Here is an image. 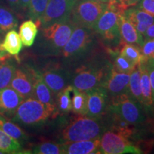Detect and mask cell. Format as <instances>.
<instances>
[{
  "instance_id": "16",
  "label": "cell",
  "mask_w": 154,
  "mask_h": 154,
  "mask_svg": "<svg viewBox=\"0 0 154 154\" xmlns=\"http://www.w3.org/2000/svg\"><path fill=\"white\" fill-rule=\"evenodd\" d=\"M24 98L9 86L0 90V115L12 118Z\"/></svg>"
},
{
  "instance_id": "28",
  "label": "cell",
  "mask_w": 154,
  "mask_h": 154,
  "mask_svg": "<svg viewBox=\"0 0 154 154\" xmlns=\"http://www.w3.org/2000/svg\"><path fill=\"white\" fill-rule=\"evenodd\" d=\"M49 0H30L28 7V17L37 26H41V19L47 8Z\"/></svg>"
},
{
  "instance_id": "36",
  "label": "cell",
  "mask_w": 154,
  "mask_h": 154,
  "mask_svg": "<svg viewBox=\"0 0 154 154\" xmlns=\"http://www.w3.org/2000/svg\"><path fill=\"white\" fill-rule=\"evenodd\" d=\"M136 6L154 16V0H140L139 2Z\"/></svg>"
},
{
  "instance_id": "8",
  "label": "cell",
  "mask_w": 154,
  "mask_h": 154,
  "mask_svg": "<svg viewBox=\"0 0 154 154\" xmlns=\"http://www.w3.org/2000/svg\"><path fill=\"white\" fill-rule=\"evenodd\" d=\"M119 13L108 5L93 29L94 33L109 47H116L121 42L119 31Z\"/></svg>"
},
{
  "instance_id": "23",
  "label": "cell",
  "mask_w": 154,
  "mask_h": 154,
  "mask_svg": "<svg viewBox=\"0 0 154 154\" xmlns=\"http://www.w3.org/2000/svg\"><path fill=\"white\" fill-rule=\"evenodd\" d=\"M73 86L69 85L61 90L56 96V103H57V114H66L72 111V103L71 94H72Z\"/></svg>"
},
{
  "instance_id": "29",
  "label": "cell",
  "mask_w": 154,
  "mask_h": 154,
  "mask_svg": "<svg viewBox=\"0 0 154 154\" xmlns=\"http://www.w3.org/2000/svg\"><path fill=\"white\" fill-rule=\"evenodd\" d=\"M0 151L4 153H20L22 146L18 140L11 138L0 128Z\"/></svg>"
},
{
  "instance_id": "39",
  "label": "cell",
  "mask_w": 154,
  "mask_h": 154,
  "mask_svg": "<svg viewBox=\"0 0 154 154\" xmlns=\"http://www.w3.org/2000/svg\"><path fill=\"white\" fill-rule=\"evenodd\" d=\"M30 0H19V9L22 11H26L28 9Z\"/></svg>"
},
{
  "instance_id": "15",
  "label": "cell",
  "mask_w": 154,
  "mask_h": 154,
  "mask_svg": "<svg viewBox=\"0 0 154 154\" xmlns=\"http://www.w3.org/2000/svg\"><path fill=\"white\" fill-rule=\"evenodd\" d=\"M130 74L119 72L112 66L102 86L111 97L128 93Z\"/></svg>"
},
{
  "instance_id": "2",
  "label": "cell",
  "mask_w": 154,
  "mask_h": 154,
  "mask_svg": "<svg viewBox=\"0 0 154 154\" xmlns=\"http://www.w3.org/2000/svg\"><path fill=\"white\" fill-rule=\"evenodd\" d=\"M112 66L105 59L85 61L72 72L71 85L81 91H87L102 86Z\"/></svg>"
},
{
  "instance_id": "35",
  "label": "cell",
  "mask_w": 154,
  "mask_h": 154,
  "mask_svg": "<svg viewBox=\"0 0 154 154\" xmlns=\"http://www.w3.org/2000/svg\"><path fill=\"white\" fill-rule=\"evenodd\" d=\"M140 49H141L142 54L146 61L154 54V38L144 41V43Z\"/></svg>"
},
{
  "instance_id": "18",
  "label": "cell",
  "mask_w": 154,
  "mask_h": 154,
  "mask_svg": "<svg viewBox=\"0 0 154 154\" xmlns=\"http://www.w3.org/2000/svg\"><path fill=\"white\" fill-rule=\"evenodd\" d=\"M100 143H101V137L93 140L63 143V154L99 153Z\"/></svg>"
},
{
  "instance_id": "6",
  "label": "cell",
  "mask_w": 154,
  "mask_h": 154,
  "mask_svg": "<svg viewBox=\"0 0 154 154\" xmlns=\"http://www.w3.org/2000/svg\"><path fill=\"white\" fill-rule=\"evenodd\" d=\"M108 7V3L94 0H76L69 20L76 26L93 29L100 17Z\"/></svg>"
},
{
  "instance_id": "26",
  "label": "cell",
  "mask_w": 154,
  "mask_h": 154,
  "mask_svg": "<svg viewBox=\"0 0 154 154\" xmlns=\"http://www.w3.org/2000/svg\"><path fill=\"white\" fill-rule=\"evenodd\" d=\"M140 74H141V69H140V64H139L130 74L128 94H129V95L131 96L133 99L139 102L140 104L142 105ZM142 106H143V105H142Z\"/></svg>"
},
{
  "instance_id": "20",
  "label": "cell",
  "mask_w": 154,
  "mask_h": 154,
  "mask_svg": "<svg viewBox=\"0 0 154 154\" xmlns=\"http://www.w3.org/2000/svg\"><path fill=\"white\" fill-rule=\"evenodd\" d=\"M140 69H141L140 86H141L142 93V105L144 111L146 113L151 114L154 112V101L149 72L145 62L140 63Z\"/></svg>"
},
{
  "instance_id": "38",
  "label": "cell",
  "mask_w": 154,
  "mask_h": 154,
  "mask_svg": "<svg viewBox=\"0 0 154 154\" xmlns=\"http://www.w3.org/2000/svg\"><path fill=\"white\" fill-rule=\"evenodd\" d=\"M146 67H147L148 72H149V79H150V82H151L152 91H153V101H154V67L153 66H148L146 64Z\"/></svg>"
},
{
  "instance_id": "21",
  "label": "cell",
  "mask_w": 154,
  "mask_h": 154,
  "mask_svg": "<svg viewBox=\"0 0 154 154\" xmlns=\"http://www.w3.org/2000/svg\"><path fill=\"white\" fill-rule=\"evenodd\" d=\"M0 45L4 51L15 57L18 56L22 49V42L15 29L9 30L6 33Z\"/></svg>"
},
{
  "instance_id": "24",
  "label": "cell",
  "mask_w": 154,
  "mask_h": 154,
  "mask_svg": "<svg viewBox=\"0 0 154 154\" xmlns=\"http://www.w3.org/2000/svg\"><path fill=\"white\" fill-rule=\"evenodd\" d=\"M18 19L12 9L0 6V32L5 34L18 26Z\"/></svg>"
},
{
  "instance_id": "32",
  "label": "cell",
  "mask_w": 154,
  "mask_h": 154,
  "mask_svg": "<svg viewBox=\"0 0 154 154\" xmlns=\"http://www.w3.org/2000/svg\"><path fill=\"white\" fill-rule=\"evenodd\" d=\"M32 153L35 154H63V143L51 142L39 143L34 146Z\"/></svg>"
},
{
  "instance_id": "10",
  "label": "cell",
  "mask_w": 154,
  "mask_h": 154,
  "mask_svg": "<svg viewBox=\"0 0 154 154\" xmlns=\"http://www.w3.org/2000/svg\"><path fill=\"white\" fill-rule=\"evenodd\" d=\"M76 0H49L41 19V27L57 22L69 20L71 12Z\"/></svg>"
},
{
  "instance_id": "41",
  "label": "cell",
  "mask_w": 154,
  "mask_h": 154,
  "mask_svg": "<svg viewBox=\"0 0 154 154\" xmlns=\"http://www.w3.org/2000/svg\"><path fill=\"white\" fill-rule=\"evenodd\" d=\"M11 55H9L8 53H7L5 51H4V50L2 49L1 45H0V61H5L6 59H9Z\"/></svg>"
},
{
  "instance_id": "30",
  "label": "cell",
  "mask_w": 154,
  "mask_h": 154,
  "mask_svg": "<svg viewBox=\"0 0 154 154\" xmlns=\"http://www.w3.org/2000/svg\"><path fill=\"white\" fill-rule=\"evenodd\" d=\"M16 69L14 63L10 61H0V90L10 86Z\"/></svg>"
},
{
  "instance_id": "11",
  "label": "cell",
  "mask_w": 154,
  "mask_h": 154,
  "mask_svg": "<svg viewBox=\"0 0 154 154\" xmlns=\"http://www.w3.org/2000/svg\"><path fill=\"white\" fill-rule=\"evenodd\" d=\"M40 74L55 96L63 88L71 85L72 72L66 67H51L44 70Z\"/></svg>"
},
{
  "instance_id": "45",
  "label": "cell",
  "mask_w": 154,
  "mask_h": 154,
  "mask_svg": "<svg viewBox=\"0 0 154 154\" xmlns=\"http://www.w3.org/2000/svg\"><path fill=\"white\" fill-rule=\"evenodd\" d=\"M4 152H2V151H0V154H3Z\"/></svg>"
},
{
  "instance_id": "13",
  "label": "cell",
  "mask_w": 154,
  "mask_h": 154,
  "mask_svg": "<svg viewBox=\"0 0 154 154\" xmlns=\"http://www.w3.org/2000/svg\"><path fill=\"white\" fill-rule=\"evenodd\" d=\"M33 96L43 103L51 116L57 115L56 96L42 79L41 74L34 72Z\"/></svg>"
},
{
  "instance_id": "1",
  "label": "cell",
  "mask_w": 154,
  "mask_h": 154,
  "mask_svg": "<svg viewBox=\"0 0 154 154\" xmlns=\"http://www.w3.org/2000/svg\"><path fill=\"white\" fill-rule=\"evenodd\" d=\"M96 44L95 33L93 29L75 26L61 51L63 62L67 66H72L75 68L90 57Z\"/></svg>"
},
{
  "instance_id": "40",
  "label": "cell",
  "mask_w": 154,
  "mask_h": 154,
  "mask_svg": "<svg viewBox=\"0 0 154 154\" xmlns=\"http://www.w3.org/2000/svg\"><path fill=\"white\" fill-rule=\"evenodd\" d=\"M7 3L12 10H19V0H7Z\"/></svg>"
},
{
  "instance_id": "9",
  "label": "cell",
  "mask_w": 154,
  "mask_h": 154,
  "mask_svg": "<svg viewBox=\"0 0 154 154\" xmlns=\"http://www.w3.org/2000/svg\"><path fill=\"white\" fill-rule=\"evenodd\" d=\"M141 150L134 146L130 138L111 129H107L101 136L99 153L121 154L142 153Z\"/></svg>"
},
{
  "instance_id": "25",
  "label": "cell",
  "mask_w": 154,
  "mask_h": 154,
  "mask_svg": "<svg viewBox=\"0 0 154 154\" xmlns=\"http://www.w3.org/2000/svg\"><path fill=\"white\" fill-rule=\"evenodd\" d=\"M0 128L11 138L18 140L20 143L27 140V136L20 127L14 124V121H8L1 115H0Z\"/></svg>"
},
{
  "instance_id": "17",
  "label": "cell",
  "mask_w": 154,
  "mask_h": 154,
  "mask_svg": "<svg viewBox=\"0 0 154 154\" xmlns=\"http://www.w3.org/2000/svg\"><path fill=\"white\" fill-rule=\"evenodd\" d=\"M124 15L143 36L148 27L154 23V16L139 9L136 6L126 9L124 11Z\"/></svg>"
},
{
  "instance_id": "3",
  "label": "cell",
  "mask_w": 154,
  "mask_h": 154,
  "mask_svg": "<svg viewBox=\"0 0 154 154\" xmlns=\"http://www.w3.org/2000/svg\"><path fill=\"white\" fill-rule=\"evenodd\" d=\"M75 26L68 20L42 28L35 47L37 52L42 56L61 55Z\"/></svg>"
},
{
  "instance_id": "5",
  "label": "cell",
  "mask_w": 154,
  "mask_h": 154,
  "mask_svg": "<svg viewBox=\"0 0 154 154\" xmlns=\"http://www.w3.org/2000/svg\"><path fill=\"white\" fill-rule=\"evenodd\" d=\"M108 111L130 125H138L145 120L144 109L128 93L111 97Z\"/></svg>"
},
{
  "instance_id": "7",
  "label": "cell",
  "mask_w": 154,
  "mask_h": 154,
  "mask_svg": "<svg viewBox=\"0 0 154 154\" xmlns=\"http://www.w3.org/2000/svg\"><path fill=\"white\" fill-rule=\"evenodd\" d=\"M51 116L43 103L34 96H29L23 100L11 119L25 126H38L45 123Z\"/></svg>"
},
{
  "instance_id": "19",
  "label": "cell",
  "mask_w": 154,
  "mask_h": 154,
  "mask_svg": "<svg viewBox=\"0 0 154 154\" xmlns=\"http://www.w3.org/2000/svg\"><path fill=\"white\" fill-rule=\"evenodd\" d=\"M119 31L121 40L127 44H132L141 48L144 43L143 36L126 18L124 14H119Z\"/></svg>"
},
{
  "instance_id": "37",
  "label": "cell",
  "mask_w": 154,
  "mask_h": 154,
  "mask_svg": "<svg viewBox=\"0 0 154 154\" xmlns=\"http://www.w3.org/2000/svg\"><path fill=\"white\" fill-rule=\"evenodd\" d=\"M143 36L144 38V41L151 39V38H154V23L148 27Z\"/></svg>"
},
{
  "instance_id": "31",
  "label": "cell",
  "mask_w": 154,
  "mask_h": 154,
  "mask_svg": "<svg viewBox=\"0 0 154 154\" xmlns=\"http://www.w3.org/2000/svg\"><path fill=\"white\" fill-rule=\"evenodd\" d=\"M121 54L124 56L135 64L139 65L141 63L146 62L140 47L132 44H126L121 50Z\"/></svg>"
},
{
  "instance_id": "33",
  "label": "cell",
  "mask_w": 154,
  "mask_h": 154,
  "mask_svg": "<svg viewBox=\"0 0 154 154\" xmlns=\"http://www.w3.org/2000/svg\"><path fill=\"white\" fill-rule=\"evenodd\" d=\"M138 65L130 61L122 54H119L116 57L113 61V67L116 70L121 73H131Z\"/></svg>"
},
{
  "instance_id": "44",
  "label": "cell",
  "mask_w": 154,
  "mask_h": 154,
  "mask_svg": "<svg viewBox=\"0 0 154 154\" xmlns=\"http://www.w3.org/2000/svg\"><path fill=\"white\" fill-rule=\"evenodd\" d=\"M3 38H4V34H2L1 32H0V44H1L2 42Z\"/></svg>"
},
{
  "instance_id": "43",
  "label": "cell",
  "mask_w": 154,
  "mask_h": 154,
  "mask_svg": "<svg viewBox=\"0 0 154 154\" xmlns=\"http://www.w3.org/2000/svg\"><path fill=\"white\" fill-rule=\"evenodd\" d=\"M94 1L101 2H104V3H109L110 0H94Z\"/></svg>"
},
{
  "instance_id": "27",
  "label": "cell",
  "mask_w": 154,
  "mask_h": 154,
  "mask_svg": "<svg viewBox=\"0 0 154 154\" xmlns=\"http://www.w3.org/2000/svg\"><path fill=\"white\" fill-rule=\"evenodd\" d=\"M72 99L73 112L77 115L86 116L87 113V94L73 87Z\"/></svg>"
},
{
  "instance_id": "34",
  "label": "cell",
  "mask_w": 154,
  "mask_h": 154,
  "mask_svg": "<svg viewBox=\"0 0 154 154\" xmlns=\"http://www.w3.org/2000/svg\"><path fill=\"white\" fill-rule=\"evenodd\" d=\"M139 2L140 0H110L108 5L116 10L119 14H124L126 9L134 7Z\"/></svg>"
},
{
  "instance_id": "42",
  "label": "cell",
  "mask_w": 154,
  "mask_h": 154,
  "mask_svg": "<svg viewBox=\"0 0 154 154\" xmlns=\"http://www.w3.org/2000/svg\"><path fill=\"white\" fill-rule=\"evenodd\" d=\"M145 63L148 66H153L154 67V54L151 57H150Z\"/></svg>"
},
{
  "instance_id": "22",
  "label": "cell",
  "mask_w": 154,
  "mask_h": 154,
  "mask_svg": "<svg viewBox=\"0 0 154 154\" xmlns=\"http://www.w3.org/2000/svg\"><path fill=\"white\" fill-rule=\"evenodd\" d=\"M38 34V26L32 19L26 20L20 25L19 35L22 44L25 47H32Z\"/></svg>"
},
{
  "instance_id": "12",
  "label": "cell",
  "mask_w": 154,
  "mask_h": 154,
  "mask_svg": "<svg viewBox=\"0 0 154 154\" xmlns=\"http://www.w3.org/2000/svg\"><path fill=\"white\" fill-rule=\"evenodd\" d=\"M87 94V113L86 116L101 119L107 111L109 104V95L103 86L86 91Z\"/></svg>"
},
{
  "instance_id": "4",
  "label": "cell",
  "mask_w": 154,
  "mask_h": 154,
  "mask_svg": "<svg viewBox=\"0 0 154 154\" xmlns=\"http://www.w3.org/2000/svg\"><path fill=\"white\" fill-rule=\"evenodd\" d=\"M107 130L101 119L79 115L63 128L61 134V143L93 140L100 138Z\"/></svg>"
},
{
  "instance_id": "14",
  "label": "cell",
  "mask_w": 154,
  "mask_h": 154,
  "mask_svg": "<svg viewBox=\"0 0 154 154\" xmlns=\"http://www.w3.org/2000/svg\"><path fill=\"white\" fill-rule=\"evenodd\" d=\"M34 72L35 71L32 69H16L11 79L10 86L20 94L24 99L33 96Z\"/></svg>"
}]
</instances>
